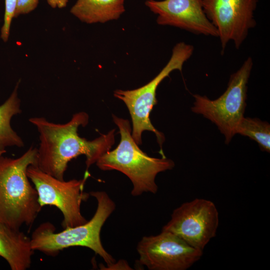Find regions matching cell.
<instances>
[{"label": "cell", "instance_id": "cell-12", "mask_svg": "<svg viewBox=\"0 0 270 270\" xmlns=\"http://www.w3.org/2000/svg\"><path fill=\"white\" fill-rule=\"evenodd\" d=\"M34 251L30 238L20 229L0 224V256L8 262L11 270L30 268Z\"/></svg>", "mask_w": 270, "mask_h": 270}, {"label": "cell", "instance_id": "cell-16", "mask_svg": "<svg viewBox=\"0 0 270 270\" xmlns=\"http://www.w3.org/2000/svg\"><path fill=\"white\" fill-rule=\"evenodd\" d=\"M17 0H5L4 22L1 29L0 37L4 42L8 40L12 20L14 18Z\"/></svg>", "mask_w": 270, "mask_h": 270}, {"label": "cell", "instance_id": "cell-17", "mask_svg": "<svg viewBox=\"0 0 270 270\" xmlns=\"http://www.w3.org/2000/svg\"><path fill=\"white\" fill-rule=\"evenodd\" d=\"M39 0H17L14 18L28 14L37 7Z\"/></svg>", "mask_w": 270, "mask_h": 270}, {"label": "cell", "instance_id": "cell-13", "mask_svg": "<svg viewBox=\"0 0 270 270\" xmlns=\"http://www.w3.org/2000/svg\"><path fill=\"white\" fill-rule=\"evenodd\" d=\"M124 0H77L70 12L87 24L118 19L125 11Z\"/></svg>", "mask_w": 270, "mask_h": 270}, {"label": "cell", "instance_id": "cell-5", "mask_svg": "<svg viewBox=\"0 0 270 270\" xmlns=\"http://www.w3.org/2000/svg\"><path fill=\"white\" fill-rule=\"evenodd\" d=\"M194 46L184 42H180L174 47L171 57L159 74L151 81L139 88L114 92V96L122 100L130 112L132 124V136L138 145L142 144V133L146 130L156 134L160 148V152L164 153L162 144L164 141V135L152 124L150 113L157 104L156 91L158 86L172 71L182 70L184 63L192 55Z\"/></svg>", "mask_w": 270, "mask_h": 270}, {"label": "cell", "instance_id": "cell-6", "mask_svg": "<svg viewBox=\"0 0 270 270\" xmlns=\"http://www.w3.org/2000/svg\"><path fill=\"white\" fill-rule=\"evenodd\" d=\"M253 66L248 58L240 68L231 75L228 88L219 98L210 100L205 96L194 94L192 112L202 114L214 123L228 144L236 134V128L244 117L247 84Z\"/></svg>", "mask_w": 270, "mask_h": 270}, {"label": "cell", "instance_id": "cell-3", "mask_svg": "<svg viewBox=\"0 0 270 270\" xmlns=\"http://www.w3.org/2000/svg\"><path fill=\"white\" fill-rule=\"evenodd\" d=\"M119 129L120 140L116 148L103 154L96 162L102 170H116L126 174L131 180V194L138 196L144 192L156 194L158 186L155 178L158 174L172 170L174 162L165 156L156 158L148 156L138 146L132 136L128 120L112 115Z\"/></svg>", "mask_w": 270, "mask_h": 270}, {"label": "cell", "instance_id": "cell-10", "mask_svg": "<svg viewBox=\"0 0 270 270\" xmlns=\"http://www.w3.org/2000/svg\"><path fill=\"white\" fill-rule=\"evenodd\" d=\"M257 0H202L204 11L216 28L224 51L234 42L238 49L256 22L254 12Z\"/></svg>", "mask_w": 270, "mask_h": 270}, {"label": "cell", "instance_id": "cell-2", "mask_svg": "<svg viewBox=\"0 0 270 270\" xmlns=\"http://www.w3.org/2000/svg\"><path fill=\"white\" fill-rule=\"evenodd\" d=\"M36 158L37 148L32 146L17 158L0 156V224L20 229L36 220L42 208L26 172L36 165Z\"/></svg>", "mask_w": 270, "mask_h": 270}, {"label": "cell", "instance_id": "cell-4", "mask_svg": "<svg viewBox=\"0 0 270 270\" xmlns=\"http://www.w3.org/2000/svg\"><path fill=\"white\" fill-rule=\"evenodd\" d=\"M89 194L98 202L96 212L92 219L85 224L64 228L58 232H56V228L52 223L40 224L30 238L34 250L54 256L65 248L84 246L100 256L108 266L114 263V259L102 245L100 233L105 222L115 210V203L105 192H91Z\"/></svg>", "mask_w": 270, "mask_h": 270}, {"label": "cell", "instance_id": "cell-7", "mask_svg": "<svg viewBox=\"0 0 270 270\" xmlns=\"http://www.w3.org/2000/svg\"><path fill=\"white\" fill-rule=\"evenodd\" d=\"M27 175L36 189L40 206H54L62 214V224L64 228L74 227L88 220L81 214L80 205L88 200L90 194L84 191L88 172L81 180L68 181L59 180L40 169L36 165H30Z\"/></svg>", "mask_w": 270, "mask_h": 270}, {"label": "cell", "instance_id": "cell-18", "mask_svg": "<svg viewBox=\"0 0 270 270\" xmlns=\"http://www.w3.org/2000/svg\"><path fill=\"white\" fill-rule=\"evenodd\" d=\"M68 0H47L48 5L52 8H62L66 6Z\"/></svg>", "mask_w": 270, "mask_h": 270}, {"label": "cell", "instance_id": "cell-19", "mask_svg": "<svg viewBox=\"0 0 270 270\" xmlns=\"http://www.w3.org/2000/svg\"><path fill=\"white\" fill-rule=\"evenodd\" d=\"M6 152V150H0V156Z\"/></svg>", "mask_w": 270, "mask_h": 270}, {"label": "cell", "instance_id": "cell-8", "mask_svg": "<svg viewBox=\"0 0 270 270\" xmlns=\"http://www.w3.org/2000/svg\"><path fill=\"white\" fill-rule=\"evenodd\" d=\"M218 224V212L214 204L196 198L176 208L162 230L172 232L190 246L203 251L216 236Z\"/></svg>", "mask_w": 270, "mask_h": 270}, {"label": "cell", "instance_id": "cell-15", "mask_svg": "<svg viewBox=\"0 0 270 270\" xmlns=\"http://www.w3.org/2000/svg\"><path fill=\"white\" fill-rule=\"evenodd\" d=\"M246 136L256 141L260 149L270 152V125L256 118L244 117L236 130V134Z\"/></svg>", "mask_w": 270, "mask_h": 270}, {"label": "cell", "instance_id": "cell-9", "mask_svg": "<svg viewBox=\"0 0 270 270\" xmlns=\"http://www.w3.org/2000/svg\"><path fill=\"white\" fill-rule=\"evenodd\" d=\"M137 250L140 264L150 270H186L203 254L174 234L162 230L156 236H144Z\"/></svg>", "mask_w": 270, "mask_h": 270}, {"label": "cell", "instance_id": "cell-1", "mask_svg": "<svg viewBox=\"0 0 270 270\" xmlns=\"http://www.w3.org/2000/svg\"><path fill=\"white\" fill-rule=\"evenodd\" d=\"M88 120V114L84 112L74 114L64 124L49 122L44 117L29 118L39 133L40 143L37 148L36 166L43 172L64 180L68 164L72 159L84 155L86 170L96 163L114 145L115 130L88 140L80 137L78 131L80 126H86Z\"/></svg>", "mask_w": 270, "mask_h": 270}, {"label": "cell", "instance_id": "cell-14", "mask_svg": "<svg viewBox=\"0 0 270 270\" xmlns=\"http://www.w3.org/2000/svg\"><path fill=\"white\" fill-rule=\"evenodd\" d=\"M20 80L9 98L0 105V150L10 146L22 148V139L12 128L10 125L12 118L22 112L20 100L18 96Z\"/></svg>", "mask_w": 270, "mask_h": 270}, {"label": "cell", "instance_id": "cell-11", "mask_svg": "<svg viewBox=\"0 0 270 270\" xmlns=\"http://www.w3.org/2000/svg\"><path fill=\"white\" fill-rule=\"evenodd\" d=\"M146 5L158 15L160 25L177 27L196 34L218 37L216 28L208 18L202 0H148Z\"/></svg>", "mask_w": 270, "mask_h": 270}]
</instances>
